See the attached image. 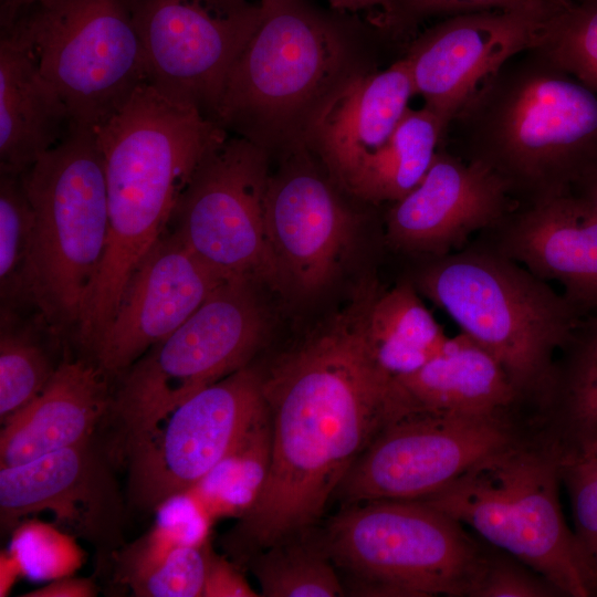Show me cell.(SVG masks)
<instances>
[{
    "mask_svg": "<svg viewBox=\"0 0 597 597\" xmlns=\"http://www.w3.org/2000/svg\"><path fill=\"white\" fill-rule=\"evenodd\" d=\"M561 353L544 412L558 422L565 447L578 449L597 434V313L578 322Z\"/></svg>",
    "mask_w": 597,
    "mask_h": 597,
    "instance_id": "obj_27",
    "label": "cell"
},
{
    "mask_svg": "<svg viewBox=\"0 0 597 597\" xmlns=\"http://www.w3.org/2000/svg\"><path fill=\"white\" fill-rule=\"evenodd\" d=\"M446 130L429 108H409L387 143L360 166L347 192L369 202H396L426 176Z\"/></svg>",
    "mask_w": 597,
    "mask_h": 597,
    "instance_id": "obj_26",
    "label": "cell"
},
{
    "mask_svg": "<svg viewBox=\"0 0 597 597\" xmlns=\"http://www.w3.org/2000/svg\"><path fill=\"white\" fill-rule=\"evenodd\" d=\"M270 158L227 134L196 168L168 230L227 280L282 287L265 224Z\"/></svg>",
    "mask_w": 597,
    "mask_h": 597,
    "instance_id": "obj_11",
    "label": "cell"
},
{
    "mask_svg": "<svg viewBox=\"0 0 597 597\" xmlns=\"http://www.w3.org/2000/svg\"><path fill=\"white\" fill-rule=\"evenodd\" d=\"M378 287L374 279L363 281L339 313L262 368L271 460L255 504L226 540L240 559L313 530L388 422L392 377L375 362L365 335Z\"/></svg>",
    "mask_w": 597,
    "mask_h": 597,
    "instance_id": "obj_1",
    "label": "cell"
},
{
    "mask_svg": "<svg viewBox=\"0 0 597 597\" xmlns=\"http://www.w3.org/2000/svg\"><path fill=\"white\" fill-rule=\"evenodd\" d=\"M57 365L52 363L48 353L31 334L14 329L1 320V423L29 405L44 389Z\"/></svg>",
    "mask_w": 597,
    "mask_h": 597,
    "instance_id": "obj_32",
    "label": "cell"
},
{
    "mask_svg": "<svg viewBox=\"0 0 597 597\" xmlns=\"http://www.w3.org/2000/svg\"><path fill=\"white\" fill-rule=\"evenodd\" d=\"M71 116L27 43L1 29L0 169L22 175L67 133Z\"/></svg>",
    "mask_w": 597,
    "mask_h": 597,
    "instance_id": "obj_24",
    "label": "cell"
},
{
    "mask_svg": "<svg viewBox=\"0 0 597 597\" xmlns=\"http://www.w3.org/2000/svg\"><path fill=\"white\" fill-rule=\"evenodd\" d=\"M562 480L570 500L574 533L597 593V467L579 452L565 448Z\"/></svg>",
    "mask_w": 597,
    "mask_h": 597,
    "instance_id": "obj_36",
    "label": "cell"
},
{
    "mask_svg": "<svg viewBox=\"0 0 597 597\" xmlns=\"http://www.w3.org/2000/svg\"><path fill=\"white\" fill-rule=\"evenodd\" d=\"M331 9L359 15L369 13V22L377 24L389 11L392 0H327Z\"/></svg>",
    "mask_w": 597,
    "mask_h": 597,
    "instance_id": "obj_41",
    "label": "cell"
},
{
    "mask_svg": "<svg viewBox=\"0 0 597 597\" xmlns=\"http://www.w3.org/2000/svg\"><path fill=\"white\" fill-rule=\"evenodd\" d=\"M303 149L270 175L265 224L282 283L313 294L331 282L353 243L358 218Z\"/></svg>",
    "mask_w": 597,
    "mask_h": 597,
    "instance_id": "obj_15",
    "label": "cell"
},
{
    "mask_svg": "<svg viewBox=\"0 0 597 597\" xmlns=\"http://www.w3.org/2000/svg\"><path fill=\"white\" fill-rule=\"evenodd\" d=\"M255 283L228 280L124 374L113 416L125 450L192 395L251 364L266 334Z\"/></svg>",
    "mask_w": 597,
    "mask_h": 597,
    "instance_id": "obj_9",
    "label": "cell"
},
{
    "mask_svg": "<svg viewBox=\"0 0 597 597\" xmlns=\"http://www.w3.org/2000/svg\"><path fill=\"white\" fill-rule=\"evenodd\" d=\"M587 458L597 467V434L578 449H573Z\"/></svg>",
    "mask_w": 597,
    "mask_h": 597,
    "instance_id": "obj_45",
    "label": "cell"
},
{
    "mask_svg": "<svg viewBox=\"0 0 597 597\" xmlns=\"http://www.w3.org/2000/svg\"><path fill=\"white\" fill-rule=\"evenodd\" d=\"M259 595L233 563L213 552L202 597H256Z\"/></svg>",
    "mask_w": 597,
    "mask_h": 597,
    "instance_id": "obj_39",
    "label": "cell"
},
{
    "mask_svg": "<svg viewBox=\"0 0 597 597\" xmlns=\"http://www.w3.org/2000/svg\"><path fill=\"white\" fill-rule=\"evenodd\" d=\"M440 146L492 171L517 207L575 192L597 175V94L533 48L480 86Z\"/></svg>",
    "mask_w": 597,
    "mask_h": 597,
    "instance_id": "obj_3",
    "label": "cell"
},
{
    "mask_svg": "<svg viewBox=\"0 0 597 597\" xmlns=\"http://www.w3.org/2000/svg\"><path fill=\"white\" fill-rule=\"evenodd\" d=\"M44 511L74 536L106 548L117 544L123 504L108 462L93 439L0 468L2 531Z\"/></svg>",
    "mask_w": 597,
    "mask_h": 597,
    "instance_id": "obj_18",
    "label": "cell"
},
{
    "mask_svg": "<svg viewBox=\"0 0 597 597\" xmlns=\"http://www.w3.org/2000/svg\"><path fill=\"white\" fill-rule=\"evenodd\" d=\"M409 280L501 364L522 405L545 410L556 353L582 320L562 292L478 239Z\"/></svg>",
    "mask_w": 597,
    "mask_h": 597,
    "instance_id": "obj_5",
    "label": "cell"
},
{
    "mask_svg": "<svg viewBox=\"0 0 597 597\" xmlns=\"http://www.w3.org/2000/svg\"><path fill=\"white\" fill-rule=\"evenodd\" d=\"M567 0H392L377 23L395 40L407 44L415 29L432 18H449L481 11H511L551 19Z\"/></svg>",
    "mask_w": 597,
    "mask_h": 597,
    "instance_id": "obj_34",
    "label": "cell"
},
{
    "mask_svg": "<svg viewBox=\"0 0 597 597\" xmlns=\"http://www.w3.org/2000/svg\"><path fill=\"white\" fill-rule=\"evenodd\" d=\"M248 562L263 597L346 596L334 563L308 532L277 542Z\"/></svg>",
    "mask_w": 597,
    "mask_h": 597,
    "instance_id": "obj_29",
    "label": "cell"
},
{
    "mask_svg": "<svg viewBox=\"0 0 597 597\" xmlns=\"http://www.w3.org/2000/svg\"><path fill=\"white\" fill-rule=\"evenodd\" d=\"M130 1L148 84L214 122L231 67L262 19V0Z\"/></svg>",
    "mask_w": 597,
    "mask_h": 597,
    "instance_id": "obj_14",
    "label": "cell"
},
{
    "mask_svg": "<svg viewBox=\"0 0 597 597\" xmlns=\"http://www.w3.org/2000/svg\"><path fill=\"white\" fill-rule=\"evenodd\" d=\"M96 585L91 578L65 576L23 594V597H93Z\"/></svg>",
    "mask_w": 597,
    "mask_h": 597,
    "instance_id": "obj_40",
    "label": "cell"
},
{
    "mask_svg": "<svg viewBox=\"0 0 597 597\" xmlns=\"http://www.w3.org/2000/svg\"><path fill=\"white\" fill-rule=\"evenodd\" d=\"M521 405L501 364L461 333L416 371L392 378L389 421L413 412L462 417L506 415Z\"/></svg>",
    "mask_w": 597,
    "mask_h": 597,
    "instance_id": "obj_23",
    "label": "cell"
},
{
    "mask_svg": "<svg viewBox=\"0 0 597 597\" xmlns=\"http://www.w3.org/2000/svg\"><path fill=\"white\" fill-rule=\"evenodd\" d=\"M262 368L248 365L199 390L126 449L128 495L155 510L192 489L266 410Z\"/></svg>",
    "mask_w": 597,
    "mask_h": 597,
    "instance_id": "obj_13",
    "label": "cell"
},
{
    "mask_svg": "<svg viewBox=\"0 0 597 597\" xmlns=\"http://www.w3.org/2000/svg\"><path fill=\"white\" fill-rule=\"evenodd\" d=\"M1 29L30 48L72 125L94 130L148 83L130 0H38Z\"/></svg>",
    "mask_w": 597,
    "mask_h": 597,
    "instance_id": "obj_10",
    "label": "cell"
},
{
    "mask_svg": "<svg viewBox=\"0 0 597 597\" xmlns=\"http://www.w3.org/2000/svg\"><path fill=\"white\" fill-rule=\"evenodd\" d=\"M21 177L33 210L28 302L53 329L77 331L108 228L104 165L94 130L71 124Z\"/></svg>",
    "mask_w": 597,
    "mask_h": 597,
    "instance_id": "obj_7",
    "label": "cell"
},
{
    "mask_svg": "<svg viewBox=\"0 0 597 597\" xmlns=\"http://www.w3.org/2000/svg\"><path fill=\"white\" fill-rule=\"evenodd\" d=\"M559 593L530 567L502 552H486L470 597H549Z\"/></svg>",
    "mask_w": 597,
    "mask_h": 597,
    "instance_id": "obj_37",
    "label": "cell"
},
{
    "mask_svg": "<svg viewBox=\"0 0 597 597\" xmlns=\"http://www.w3.org/2000/svg\"><path fill=\"white\" fill-rule=\"evenodd\" d=\"M512 416L413 412L394 419L359 454L335 495L345 505L428 498L522 438Z\"/></svg>",
    "mask_w": 597,
    "mask_h": 597,
    "instance_id": "obj_12",
    "label": "cell"
},
{
    "mask_svg": "<svg viewBox=\"0 0 597 597\" xmlns=\"http://www.w3.org/2000/svg\"><path fill=\"white\" fill-rule=\"evenodd\" d=\"M22 576L20 567L10 554V552H1L0 557V596H6L15 579Z\"/></svg>",
    "mask_w": 597,
    "mask_h": 597,
    "instance_id": "obj_42",
    "label": "cell"
},
{
    "mask_svg": "<svg viewBox=\"0 0 597 597\" xmlns=\"http://www.w3.org/2000/svg\"><path fill=\"white\" fill-rule=\"evenodd\" d=\"M365 335L375 362L392 378L422 367L450 339L409 279L377 290L367 308Z\"/></svg>",
    "mask_w": 597,
    "mask_h": 597,
    "instance_id": "obj_25",
    "label": "cell"
},
{
    "mask_svg": "<svg viewBox=\"0 0 597 597\" xmlns=\"http://www.w3.org/2000/svg\"><path fill=\"white\" fill-rule=\"evenodd\" d=\"M38 0H0V24L10 23L17 14Z\"/></svg>",
    "mask_w": 597,
    "mask_h": 597,
    "instance_id": "obj_43",
    "label": "cell"
},
{
    "mask_svg": "<svg viewBox=\"0 0 597 597\" xmlns=\"http://www.w3.org/2000/svg\"><path fill=\"white\" fill-rule=\"evenodd\" d=\"M548 20L511 11L442 19L406 45L416 95L447 128L492 74L538 43Z\"/></svg>",
    "mask_w": 597,
    "mask_h": 597,
    "instance_id": "obj_16",
    "label": "cell"
},
{
    "mask_svg": "<svg viewBox=\"0 0 597 597\" xmlns=\"http://www.w3.org/2000/svg\"><path fill=\"white\" fill-rule=\"evenodd\" d=\"M413 95L404 55L358 77L343 92L308 144L332 181L347 191L363 163L390 138Z\"/></svg>",
    "mask_w": 597,
    "mask_h": 597,
    "instance_id": "obj_21",
    "label": "cell"
},
{
    "mask_svg": "<svg viewBox=\"0 0 597 597\" xmlns=\"http://www.w3.org/2000/svg\"><path fill=\"white\" fill-rule=\"evenodd\" d=\"M226 281L167 230L128 279L112 321L91 350L94 364L108 377L121 376Z\"/></svg>",
    "mask_w": 597,
    "mask_h": 597,
    "instance_id": "obj_17",
    "label": "cell"
},
{
    "mask_svg": "<svg viewBox=\"0 0 597 597\" xmlns=\"http://www.w3.org/2000/svg\"><path fill=\"white\" fill-rule=\"evenodd\" d=\"M102 155L108 228L101 268L77 327L88 352L112 321L132 273L169 229L208 150L228 133L150 84L94 129Z\"/></svg>",
    "mask_w": 597,
    "mask_h": 597,
    "instance_id": "obj_4",
    "label": "cell"
},
{
    "mask_svg": "<svg viewBox=\"0 0 597 597\" xmlns=\"http://www.w3.org/2000/svg\"><path fill=\"white\" fill-rule=\"evenodd\" d=\"M317 538L350 576L352 596L470 597L486 555L461 523L422 501L345 505Z\"/></svg>",
    "mask_w": 597,
    "mask_h": 597,
    "instance_id": "obj_8",
    "label": "cell"
},
{
    "mask_svg": "<svg viewBox=\"0 0 597 597\" xmlns=\"http://www.w3.org/2000/svg\"><path fill=\"white\" fill-rule=\"evenodd\" d=\"M597 210V175L588 179L576 191Z\"/></svg>",
    "mask_w": 597,
    "mask_h": 597,
    "instance_id": "obj_44",
    "label": "cell"
},
{
    "mask_svg": "<svg viewBox=\"0 0 597 597\" xmlns=\"http://www.w3.org/2000/svg\"><path fill=\"white\" fill-rule=\"evenodd\" d=\"M154 511L155 523L170 531L182 545H200L209 541L214 520L190 490L165 499Z\"/></svg>",
    "mask_w": 597,
    "mask_h": 597,
    "instance_id": "obj_38",
    "label": "cell"
},
{
    "mask_svg": "<svg viewBox=\"0 0 597 597\" xmlns=\"http://www.w3.org/2000/svg\"><path fill=\"white\" fill-rule=\"evenodd\" d=\"M33 210L21 175L0 176V290L6 304L28 302Z\"/></svg>",
    "mask_w": 597,
    "mask_h": 597,
    "instance_id": "obj_31",
    "label": "cell"
},
{
    "mask_svg": "<svg viewBox=\"0 0 597 597\" xmlns=\"http://www.w3.org/2000/svg\"><path fill=\"white\" fill-rule=\"evenodd\" d=\"M565 446L520 438L422 501L545 578L559 595L587 597L593 578L561 501Z\"/></svg>",
    "mask_w": 597,
    "mask_h": 597,
    "instance_id": "obj_6",
    "label": "cell"
},
{
    "mask_svg": "<svg viewBox=\"0 0 597 597\" xmlns=\"http://www.w3.org/2000/svg\"><path fill=\"white\" fill-rule=\"evenodd\" d=\"M515 207L492 171L439 145L421 182L387 211L386 239L401 252L437 259L461 250Z\"/></svg>",
    "mask_w": 597,
    "mask_h": 597,
    "instance_id": "obj_19",
    "label": "cell"
},
{
    "mask_svg": "<svg viewBox=\"0 0 597 597\" xmlns=\"http://www.w3.org/2000/svg\"><path fill=\"white\" fill-rule=\"evenodd\" d=\"M475 239L556 281L582 318L597 313V210L578 193L515 207Z\"/></svg>",
    "mask_w": 597,
    "mask_h": 597,
    "instance_id": "obj_20",
    "label": "cell"
},
{
    "mask_svg": "<svg viewBox=\"0 0 597 597\" xmlns=\"http://www.w3.org/2000/svg\"><path fill=\"white\" fill-rule=\"evenodd\" d=\"M534 48L597 94V0H567Z\"/></svg>",
    "mask_w": 597,
    "mask_h": 597,
    "instance_id": "obj_30",
    "label": "cell"
},
{
    "mask_svg": "<svg viewBox=\"0 0 597 597\" xmlns=\"http://www.w3.org/2000/svg\"><path fill=\"white\" fill-rule=\"evenodd\" d=\"M212 554L210 541L179 546L163 563L126 586L138 597H202Z\"/></svg>",
    "mask_w": 597,
    "mask_h": 597,
    "instance_id": "obj_35",
    "label": "cell"
},
{
    "mask_svg": "<svg viewBox=\"0 0 597 597\" xmlns=\"http://www.w3.org/2000/svg\"><path fill=\"white\" fill-rule=\"evenodd\" d=\"M262 3L260 24L231 67L214 122L283 158L308 149L343 92L380 69L379 39L391 36L308 0Z\"/></svg>",
    "mask_w": 597,
    "mask_h": 597,
    "instance_id": "obj_2",
    "label": "cell"
},
{
    "mask_svg": "<svg viewBox=\"0 0 597 597\" xmlns=\"http://www.w3.org/2000/svg\"><path fill=\"white\" fill-rule=\"evenodd\" d=\"M107 377L94 363H60L44 389L2 423L0 468L93 439L112 404Z\"/></svg>",
    "mask_w": 597,
    "mask_h": 597,
    "instance_id": "obj_22",
    "label": "cell"
},
{
    "mask_svg": "<svg viewBox=\"0 0 597 597\" xmlns=\"http://www.w3.org/2000/svg\"><path fill=\"white\" fill-rule=\"evenodd\" d=\"M271 460L268 408L238 443L190 491L213 520L240 519L255 504Z\"/></svg>",
    "mask_w": 597,
    "mask_h": 597,
    "instance_id": "obj_28",
    "label": "cell"
},
{
    "mask_svg": "<svg viewBox=\"0 0 597 597\" xmlns=\"http://www.w3.org/2000/svg\"><path fill=\"white\" fill-rule=\"evenodd\" d=\"M9 552L22 576L41 582L71 576L84 562L73 534L38 520L22 521L12 530Z\"/></svg>",
    "mask_w": 597,
    "mask_h": 597,
    "instance_id": "obj_33",
    "label": "cell"
}]
</instances>
